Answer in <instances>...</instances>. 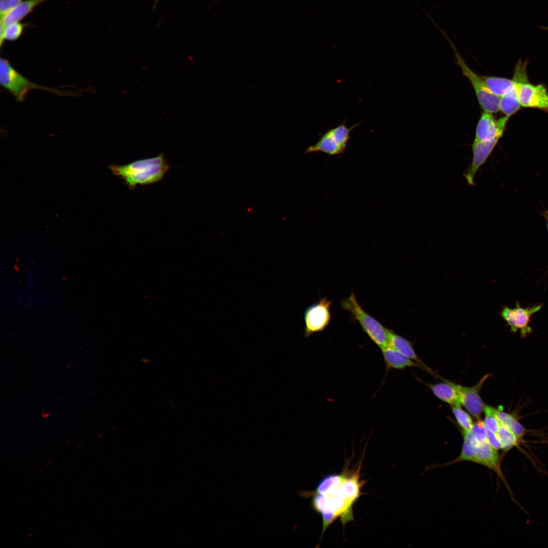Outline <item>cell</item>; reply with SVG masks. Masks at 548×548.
Wrapping results in <instances>:
<instances>
[{
  "label": "cell",
  "instance_id": "obj_30",
  "mask_svg": "<svg viewBox=\"0 0 548 548\" xmlns=\"http://www.w3.org/2000/svg\"><path fill=\"white\" fill-rule=\"evenodd\" d=\"M159 1V0H155V5H157V3Z\"/></svg>",
  "mask_w": 548,
  "mask_h": 548
},
{
  "label": "cell",
  "instance_id": "obj_12",
  "mask_svg": "<svg viewBox=\"0 0 548 548\" xmlns=\"http://www.w3.org/2000/svg\"><path fill=\"white\" fill-rule=\"evenodd\" d=\"M499 140V139H496L488 142L473 141L471 146L472 152L471 163L464 174V177L469 185L474 186V180L477 172L486 162Z\"/></svg>",
  "mask_w": 548,
  "mask_h": 548
},
{
  "label": "cell",
  "instance_id": "obj_25",
  "mask_svg": "<svg viewBox=\"0 0 548 548\" xmlns=\"http://www.w3.org/2000/svg\"><path fill=\"white\" fill-rule=\"evenodd\" d=\"M23 0H0V14L3 17L18 6Z\"/></svg>",
  "mask_w": 548,
  "mask_h": 548
},
{
  "label": "cell",
  "instance_id": "obj_9",
  "mask_svg": "<svg viewBox=\"0 0 548 548\" xmlns=\"http://www.w3.org/2000/svg\"><path fill=\"white\" fill-rule=\"evenodd\" d=\"M509 117L504 116L495 119L492 113L482 112L475 129L474 141L488 142L500 139L505 129Z\"/></svg>",
  "mask_w": 548,
  "mask_h": 548
},
{
  "label": "cell",
  "instance_id": "obj_6",
  "mask_svg": "<svg viewBox=\"0 0 548 548\" xmlns=\"http://www.w3.org/2000/svg\"><path fill=\"white\" fill-rule=\"evenodd\" d=\"M543 307V304H534L526 307H523L518 301L516 306L510 308L504 306L500 312L503 319L510 327V331L516 333L520 331L522 337H526L532 332V329L530 326L532 316Z\"/></svg>",
  "mask_w": 548,
  "mask_h": 548
},
{
  "label": "cell",
  "instance_id": "obj_26",
  "mask_svg": "<svg viewBox=\"0 0 548 548\" xmlns=\"http://www.w3.org/2000/svg\"><path fill=\"white\" fill-rule=\"evenodd\" d=\"M485 430L486 438L491 446L498 450L501 449V444L496 433L489 430L486 427Z\"/></svg>",
  "mask_w": 548,
  "mask_h": 548
},
{
  "label": "cell",
  "instance_id": "obj_15",
  "mask_svg": "<svg viewBox=\"0 0 548 548\" xmlns=\"http://www.w3.org/2000/svg\"><path fill=\"white\" fill-rule=\"evenodd\" d=\"M345 150L338 143L330 129L320 138L316 144L309 146L305 153L320 152L329 155H336L342 153Z\"/></svg>",
  "mask_w": 548,
  "mask_h": 548
},
{
  "label": "cell",
  "instance_id": "obj_2",
  "mask_svg": "<svg viewBox=\"0 0 548 548\" xmlns=\"http://www.w3.org/2000/svg\"><path fill=\"white\" fill-rule=\"evenodd\" d=\"M109 168L114 175L123 181L127 187L133 190L138 185H150L160 181L170 166L164 155L160 154L124 165L112 164Z\"/></svg>",
  "mask_w": 548,
  "mask_h": 548
},
{
  "label": "cell",
  "instance_id": "obj_1",
  "mask_svg": "<svg viewBox=\"0 0 548 548\" xmlns=\"http://www.w3.org/2000/svg\"><path fill=\"white\" fill-rule=\"evenodd\" d=\"M361 487L358 471L352 474L346 471L341 482L327 493H313L311 504L312 507L322 515V533L338 517L342 525L353 520L352 505L361 494Z\"/></svg>",
  "mask_w": 548,
  "mask_h": 548
},
{
  "label": "cell",
  "instance_id": "obj_16",
  "mask_svg": "<svg viewBox=\"0 0 548 548\" xmlns=\"http://www.w3.org/2000/svg\"><path fill=\"white\" fill-rule=\"evenodd\" d=\"M49 0H25L18 6L1 17V21L4 24L21 21L40 5Z\"/></svg>",
  "mask_w": 548,
  "mask_h": 548
},
{
  "label": "cell",
  "instance_id": "obj_10",
  "mask_svg": "<svg viewBox=\"0 0 548 548\" xmlns=\"http://www.w3.org/2000/svg\"><path fill=\"white\" fill-rule=\"evenodd\" d=\"M519 98L521 106L548 112V91L543 84L533 85L529 81L521 84Z\"/></svg>",
  "mask_w": 548,
  "mask_h": 548
},
{
  "label": "cell",
  "instance_id": "obj_7",
  "mask_svg": "<svg viewBox=\"0 0 548 548\" xmlns=\"http://www.w3.org/2000/svg\"><path fill=\"white\" fill-rule=\"evenodd\" d=\"M331 300L323 297L306 309L304 313V332L306 337L321 332L328 327L331 318Z\"/></svg>",
  "mask_w": 548,
  "mask_h": 548
},
{
  "label": "cell",
  "instance_id": "obj_19",
  "mask_svg": "<svg viewBox=\"0 0 548 548\" xmlns=\"http://www.w3.org/2000/svg\"><path fill=\"white\" fill-rule=\"evenodd\" d=\"M485 85L493 94L501 97L511 85L512 79L495 76H482Z\"/></svg>",
  "mask_w": 548,
  "mask_h": 548
},
{
  "label": "cell",
  "instance_id": "obj_4",
  "mask_svg": "<svg viewBox=\"0 0 548 548\" xmlns=\"http://www.w3.org/2000/svg\"><path fill=\"white\" fill-rule=\"evenodd\" d=\"M0 83L2 87L7 90L16 100L19 102L23 101L27 92L33 89L46 90L60 96L74 95L73 92L61 91L33 83L19 73L12 66L8 60L2 57L0 59Z\"/></svg>",
  "mask_w": 548,
  "mask_h": 548
},
{
  "label": "cell",
  "instance_id": "obj_28",
  "mask_svg": "<svg viewBox=\"0 0 548 548\" xmlns=\"http://www.w3.org/2000/svg\"><path fill=\"white\" fill-rule=\"evenodd\" d=\"M543 216L545 217V219L546 220V222H547L546 226H547V231H548V211H545V212H544Z\"/></svg>",
  "mask_w": 548,
  "mask_h": 548
},
{
  "label": "cell",
  "instance_id": "obj_8",
  "mask_svg": "<svg viewBox=\"0 0 548 548\" xmlns=\"http://www.w3.org/2000/svg\"><path fill=\"white\" fill-rule=\"evenodd\" d=\"M527 61L519 60L516 65L512 84L500 97L499 110L507 117L515 114L520 108L519 92L521 84L527 82L528 78L526 72Z\"/></svg>",
  "mask_w": 548,
  "mask_h": 548
},
{
  "label": "cell",
  "instance_id": "obj_17",
  "mask_svg": "<svg viewBox=\"0 0 548 548\" xmlns=\"http://www.w3.org/2000/svg\"><path fill=\"white\" fill-rule=\"evenodd\" d=\"M433 393L439 399L452 406H461L455 383L448 381L443 383L429 384Z\"/></svg>",
  "mask_w": 548,
  "mask_h": 548
},
{
  "label": "cell",
  "instance_id": "obj_20",
  "mask_svg": "<svg viewBox=\"0 0 548 548\" xmlns=\"http://www.w3.org/2000/svg\"><path fill=\"white\" fill-rule=\"evenodd\" d=\"M501 444V449L507 452L514 447L517 446L520 442L518 438L508 429L500 424L496 433Z\"/></svg>",
  "mask_w": 548,
  "mask_h": 548
},
{
  "label": "cell",
  "instance_id": "obj_18",
  "mask_svg": "<svg viewBox=\"0 0 548 548\" xmlns=\"http://www.w3.org/2000/svg\"><path fill=\"white\" fill-rule=\"evenodd\" d=\"M388 346L408 358L415 360L423 367H426L425 365L423 364L417 356L410 342L389 329L388 331Z\"/></svg>",
  "mask_w": 548,
  "mask_h": 548
},
{
  "label": "cell",
  "instance_id": "obj_5",
  "mask_svg": "<svg viewBox=\"0 0 548 548\" xmlns=\"http://www.w3.org/2000/svg\"><path fill=\"white\" fill-rule=\"evenodd\" d=\"M341 306L356 321L369 338L381 349L388 346L389 329L366 313L357 301L354 293L341 301Z\"/></svg>",
  "mask_w": 548,
  "mask_h": 548
},
{
  "label": "cell",
  "instance_id": "obj_24",
  "mask_svg": "<svg viewBox=\"0 0 548 548\" xmlns=\"http://www.w3.org/2000/svg\"><path fill=\"white\" fill-rule=\"evenodd\" d=\"M496 409L489 405H485L484 407L485 417L483 422L485 426L495 433H497L500 426L496 415Z\"/></svg>",
  "mask_w": 548,
  "mask_h": 548
},
{
  "label": "cell",
  "instance_id": "obj_13",
  "mask_svg": "<svg viewBox=\"0 0 548 548\" xmlns=\"http://www.w3.org/2000/svg\"><path fill=\"white\" fill-rule=\"evenodd\" d=\"M471 462L484 465L496 472L511 494L510 488L501 469L500 458L498 450L492 447L487 439L478 444Z\"/></svg>",
  "mask_w": 548,
  "mask_h": 548
},
{
  "label": "cell",
  "instance_id": "obj_11",
  "mask_svg": "<svg viewBox=\"0 0 548 548\" xmlns=\"http://www.w3.org/2000/svg\"><path fill=\"white\" fill-rule=\"evenodd\" d=\"M489 374L483 376L474 386L464 387L455 384L461 405L474 418L480 419L484 404L480 395L481 389Z\"/></svg>",
  "mask_w": 548,
  "mask_h": 548
},
{
  "label": "cell",
  "instance_id": "obj_3",
  "mask_svg": "<svg viewBox=\"0 0 548 548\" xmlns=\"http://www.w3.org/2000/svg\"><path fill=\"white\" fill-rule=\"evenodd\" d=\"M430 20L452 47L456 57V63L460 68L462 75L466 77L470 82L481 109L483 111L491 113L498 112L500 97L493 94L488 90L482 76L475 73L468 66L446 32L439 27L432 18Z\"/></svg>",
  "mask_w": 548,
  "mask_h": 548
},
{
  "label": "cell",
  "instance_id": "obj_27",
  "mask_svg": "<svg viewBox=\"0 0 548 548\" xmlns=\"http://www.w3.org/2000/svg\"><path fill=\"white\" fill-rule=\"evenodd\" d=\"M4 24L1 21L0 22V46L2 48L3 44L4 43Z\"/></svg>",
  "mask_w": 548,
  "mask_h": 548
},
{
  "label": "cell",
  "instance_id": "obj_29",
  "mask_svg": "<svg viewBox=\"0 0 548 548\" xmlns=\"http://www.w3.org/2000/svg\"><path fill=\"white\" fill-rule=\"evenodd\" d=\"M540 29L548 31V26H541L540 27Z\"/></svg>",
  "mask_w": 548,
  "mask_h": 548
},
{
  "label": "cell",
  "instance_id": "obj_14",
  "mask_svg": "<svg viewBox=\"0 0 548 548\" xmlns=\"http://www.w3.org/2000/svg\"><path fill=\"white\" fill-rule=\"evenodd\" d=\"M381 349L385 363L386 373L391 369L402 370L407 367L419 366V365L414 362L413 360L398 352L389 346Z\"/></svg>",
  "mask_w": 548,
  "mask_h": 548
},
{
  "label": "cell",
  "instance_id": "obj_22",
  "mask_svg": "<svg viewBox=\"0 0 548 548\" xmlns=\"http://www.w3.org/2000/svg\"><path fill=\"white\" fill-rule=\"evenodd\" d=\"M452 411L454 416L463 431H469L474 425L470 416L461 406H452Z\"/></svg>",
  "mask_w": 548,
  "mask_h": 548
},
{
  "label": "cell",
  "instance_id": "obj_23",
  "mask_svg": "<svg viewBox=\"0 0 548 548\" xmlns=\"http://www.w3.org/2000/svg\"><path fill=\"white\" fill-rule=\"evenodd\" d=\"M25 26L21 21L4 24L5 41H14L18 39L22 35Z\"/></svg>",
  "mask_w": 548,
  "mask_h": 548
},
{
  "label": "cell",
  "instance_id": "obj_21",
  "mask_svg": "<svg viewBox=\"0 0 548 548\" xmlns=\"http://www.w3.org/2000/svg\"><path fill=\"white\" fill-rule=\"evenodd\" d=\"M356 125H358V124L349 127L346 124V122H344L337 126L330 129L338 143L344 149H346L347 143L350 140L351 131Z\"/></svg>",
  "mask_w": 548,
  "mask_h": 548
}]
</instances>
